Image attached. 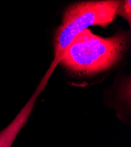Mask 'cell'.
Returning <instances> with one entry per match:
<instances>
[{"instance_id": "cell-1", "label": "cell", "mask_w": 131, "mask_h": 147, "mask_svg": "<svg viewBox=\"0 0 131 147\" xmlns=\"http://www.w3.org/2000/svg\"><path fill=\"white\" fill-rule=\"evenodd\" d=\"M129 41L128 32L103 38L87 29L66 48L58 63L75 76L95 74L116 64L128 49Z\"/></svg>"}, {"instance_id": "cell-2", "label": "cell", "mask_w": 131, "mask_h": 147, "mask_svg": "<svg viewBox=\"0 0 131 147\" xmlns=\"http://www.w3.org/2000/svg\"><path fill=\"white\" fill-rule=\"evenodd\" d=\"M121 3L118 0L89 1L68 7L55 33L53 64L58 63L66 48L88 27L98 26L104 28L112 23L118 16Z\"/></svg>"}, {"instance_id": "cell-3", "label": "cell", "mask_w": 131, "mask_h": 147, "mask_svg": "<svg viewBox=\"0 0 131 147\" xmlns=\"http://www.w3.org/2000/svg\"><path fill=\"white\" fill-rule=\"evenodd\" d=\"M46 84L41 82L30 100L21 110L15 119L0 132V147H11L18 134L25 125L34 107L36 100L45 88Z\"/></svg>"}, {"instance_id": "cell-4", "label": "cell", "mask_w": 131, "mask_h": 147, "mask_svg": "<svg viewBox=\"0 0 131 147\" xmlns=\"http://www.w3.org/2000/svg\"><path fill=\"white\" fill-rule=\"evenodd\" d=\"M130 4L131 1L130 0L121 1L118 12V15L125 18L128 21L129 26H130Z\"/></svg>"}]
</instances>
